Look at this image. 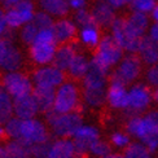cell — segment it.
<instances>
[{
    "label": "cell",
    "instance_id": "6da1fadb",
    "mask_svg": "<svg viewBox=\"0 0 158 158\" xmlns=\"http://www.w3.org/2000/svg\"><path fill=\"white\" fill-rule=\"evenodd\" d=\"M126 131L131 137L156 153L158 150V109L149 110L144 115H130L126 122Z\"/></svg>",
    "mask_w": 158,
    "mask_h": 158
},
{
    "label": "cell",
    "instance_id": "7a4b0ae2",
    "mask_svg": "<svg viewBox=\"0 0 158 158\" xmlns=\"http://www.w3.org/2000/svg\"><path fill=\"white\" fill-rule=\"evenodd\" d=\"M57 51V42L53 30L44 29L38 32L35 40L29 45V57L36 66L52 64Z\"/></svg>",
    "mask_w": 158,
    "mask_h": 158
},
{
    "label": "cell",
    "instance_id": "3957f363",
    "mask_svg": "<svg viewBox=\"0 0 158 158\" xmlns=\"http://www.w3.org/2000/svg\"><path fill=\"white\" fill-rule=\"evenodd\" d=\"M45 122L55 137H73L83 124V115L79 110L71 113H56L52 110L45 114Z\"/></svg>",
    "mask_w": 158,
    "mask_h": 158
},
{
    "label": "cell",
    "instance_id": "277c9868",
    "mask_svg": "<svg viewBox=\"0 0 158 158\" xmlns=\"http://www.w3.org/2000/svg\"><path fill=\"white\" fill-rule=\"evenodd\" d=\"M82 104V91L74 79L65 81L56 88L53 111L56 113H71L77 111Z\"/></svg>",
    "mask_w": 158,
    "mask_h": 158
},
{
    "label": "cell",
    "instance_id": "5b68a950",
    "mask_svg": "<svg viewBox=\"0 0 158 158\" xmlns=\"http://www.w3.org/2000/svg\"><path fill=\"white\" fill-rule=\"evenodd\" d=\"M123 52L124 49L113 38V35H102L100 43L94 51V56L91 60L110 71L123 58Z\"/></svg>",
    "mask_w": 158,
    "mask_h": 158
},
{
    "label": "cell",
    "instance_id": "8992f818",
    "mask_svg": "<svg viewBox=\"0 0 158 158\" xmlns=\"http://www.w3.org/2000/svg\"><path fill=\"white\" fill-rule=\"evenodd\" d=\"M143 71V61L137 53H128L123 56L119 64L115 66V70L111 71L109 81L118 82L124 85L134 84Z\"/></svg>",
    "mask_w": 158,
    "mask_h": 158
},
{
    "label": "cell",
    "instance_id": "52a82bcc",
    "mask_svg": "<svg viewBox=\"0 0 158 158\" xmlns=\"http://www.w3.org/2000/svg\"><path fill=\"white\" fill-rule=\"evenodd\" d=\"M0 84H2L5 88V91L13 97V100L18 98V97L31 95L32 91H34V87H35L34 82H32V78L21 70L4 73L2 75Z\"/></svg>",
    "mask_w": 158,
    "mask_h": 158
},
{
    "label": "cell",
    "instance_id": "ba28073f",
    "mask_svg": "<svg viewBox=\"0 0 158 158\" xmlns=\"http://www.w3.org/2000/svg\"><path fill=\"white\" fill-rule=\"evenodd\" d=\"M23 64V53L15 43V39L6 36L0 38V71L9 73L21 70Z\"/></svg>",
    "mask_w": 158,
    "mask_h": 158
},
{
    "label": "cell",
    "instance_id": "9c48e42d",
    "mask_svg": "<svg viewBox=\"0 0 158 158\" xmlns=\"http://www.w3.org/2000/svg\"><path fill=\"white\" fill-rule=\"evenodd\" d=\"M51 131L48 128L47 122H43L38 118L31 119H21V127H19V136L18 140L25 141L29 145L45 143L49 140Z\"/></svg>",
    "mask_w": 158,
    "mask_h": 158
},
{
    "label": "cell",
    "instance_id": "30bf717a",
    "mask_svg": "<svg viewBox=\"0 0 158 158\" xmlns=\"http://www.w3.org/2000/svg\"><path fill=\"white\" fill-rule=\"evenodd\" d=\"M153 102V91L147 83H134L128 89V115L141 114L147 111Z\"/></svg>",
    "mask_w": 158,
    "mask_h": 158
},
{
    "label": "cell",
    "instance_id": "8fae6325",
    "mask_svg": "<svg viewBox=\"0 0 158 158\" xmlns=\"http://www.w3.org/2000/svg\"><path fill=\"white\" fill-rule=\"evenodd\" d=\"M34 15L35 10L32 0H18L16 4H13L5 12L6 25L9 29L13 30L21 29L23 25L30 22L34 18Z\"/></svg>",
    "mask_w": 158,
    "mask_h": 158
},
{
    "label": "cell",
    "instance_id": "7c38bea8",
    "mask_svg": "<svg viewBox=\"0 0 158 158\" xmlns=\"http://www.w3.org/2000/svg\"><path fill=\"white\" fill-rule=\"evenodd\" d=\"M32 82L36 87H47V88H57L66 81V74L61 69L56 68L53 64L38 66L31 74Z\"/></svg>",
    "mask_w": 158,
    "mask_h": 158
},
{
    "label": "cell",
    "instance_id": "4fadbf2b",
    "mask_svg": "<svg viewBox=\"0 0 158 158\" xmlns=\"http://www.w3.org/2000/svg\"><path fill=\"white\" fill-rule=\"evenodd\" d=\"M74 141L75 150H77V157L82 158L85 154H89V150L92 145L100 139V131L94 124H82L78 128V131L71 137Z\"/></svg>",
    "mask_w": 158,
    "mask_h": 158
},
{
    "label": "cell",
    "instance_id": "5bb4252c",
    "mask_svg": "<svg viewBox=\"0 0 158 158\" xmlns=\"http://www.w3.org/2000/svg\"><path fill=\"white\" fill-rule=\"evenodd\" d=\"M110 31L113 38L119 43V45L124 51L128 52V53H137L141 39L131 36L127 32L126 26H124V16L115 18V21L110 27Z\"/></svg>",
    "mask_w": 158,
    "mask_h": 158
},
{
    "label": "cell",
    "instance_id": "9a60e30c",
    "mask_svg": "<svg viewBox=\"0 0 158 158\" xmlns=\"http://www.w3.org/2000/svg\"><path fill=\"white\" fill-rule=\"evenodd\" d=\"M53 34L56 38L57 44H66V43H73L79 42V32H78V26L74 21L69 18H58L55 21L52 26Z\"/></svg>",
    "mask_w": 158,
    "mask_h": 158
},
{
    "label": "cell",
    "instance_id": "2e32d148",
    "mask_svg": "<svg viewBox=\"0 0 158 158\" xmlns=\"http://www.w3.org/2000/svg\"><path fill=\"white\" fill-rule=\"evenodd\" d=\"M106 104L114 110L126 111L128 108V89L127 85L118 82H110L106 92Z\"/></svg>",
    "mask_w": 158,
    "mask_h": 158
},
{
    "label": "cell",
    "instance_id": "e0dca14e",
    "mask_svg": "<svg viewBox=\"0 0 158 158\" xmlns=\"http://www.w3.org/2000/svg\"><path fill=\"white\" fill-rule=\"evenodd\" d=\"M94 6H92V15L97 23V26L101 30L110 29L113 22L115 21L117 15L114 8L109 4L108 0H94Z\"/></svg>",
    "mask_w": 158,
    "mask_h": 158
},
{
    "label": "cell",
    "instance_id": "ac0fdd59",
    "mask_svg": "<svg viewBox=\"0 0 158 158\" xmlns=\"http://www.w3.org/2000/svg\"><path fill=\"white\" fill-rule=\"evenodd\" d=\"M124 26L131 36L141 39L149 29V18L147 13L132 10L130 15L124 16Z\"/></svg>",
    "mask_w": 158,
    "mask_h": 158
},
{
    "label": "cell",
    "instance_id": "d6986e66",
    "mask_svg": "<svg viewBox=\"0 0 158 158\" xmlns=\"http://www.w3.org/2000/svg\"><path fill=\"white\" fill-rule=\"evenodd\" d=\"M81 51L79 47V42H73V43H66V44H60L57 47L56 55L52 64L55 65L56 68L61 69L62 71L66 73L73 58L75 57V55Z\"/></svg>",
    "mask_w": 158,
    "mask_h": 158
},
{
    "label": "cell",
    "instance_id": "ffe728a7",
    "mask_svg": "<svg viewBox=\"0 0 158 158\" xmlns=\"http://www.w3.org/2000/svg\"><path fill=\"white\" fill-rule=\"evenodd\" d=\"M13 113H15L16 117L21 118V119L35 118L40 111H39L34 95L31 94L23 97L15 98V101H13Z\"/></svg>",
    "mask_w": 158,
    "mask_h": 158
},
{
    "label": "cell",
    "instance_id": "44dd1931",
    "mask_svg": "<svg viewBox=\"0 0 158 158\" xmlns=\"http://www.w3.org/2000/svg\"><path fill=\"white\" fill-rule=\"evenodd\" d=\"M48 158H78L73 139L56 137V140L51 141Z\"/></svg>",
    "mask_w": 158,
    "mask_h": 158
},
{
    "label": "cell",
    "instance_id": "7402d4cb",
    "mask_svg": "<svg viewBox=\"0 0 158 158\" xmlns=\"http://www.w3.org/2000/svg\"><path fill=\"white\" fill-rule=\"evenodd\" d=\"M137 55L147 66H153L158 64V42L152 39L149 35H144L140 40Z\"/></svg>",
    "mask_w": 158,
    "mask_h": 158
},
{
    "label": "cell",
    "instance_id": "603a6c76",
    "mask_svg": "<svg viewBox=\"0 0 158 158\" xmlns=\"http://www.w3.org/2000/svg\"><path fill=\"white\" fill-rule=\"evenodd\" d=\"M32 95L35 97V101L38 104L39 111L42 114H47L49 111L53 110V104H55V95L56 89L55 88H47V87H34Z\"/></svg>",
    "mask_w": 158,
    "mask_h": 158
},
{
    "label": "cell",
    "instance_id": "cb8c5ba5",
    "mask_svg": "<svg viewBox=\"0 0 158 158\" xmlns=\"http://www.w3.org/2000/svg\"><path fill=\"white\" fill-rule=\"evenodd\" d=\"M108 88H85L82 87V102L87 108L100 109L106 104Z\"/></svg>",
    "mask_w": 158,
    "mask_h": 158
},
{
    "label": "cell",
    "instance_id": "d4e9b609",
    "mask_svg": "<svg viewBox=\"0 0 158 158\" xmlns=\"http://www.w3.org/2000/svg\"><path fill=\"white\" fill-rule=\"evenodd\" d=\"M89 65H91V60L82 51H79L75 55V57L73 58V61H71L66 73L69 74V77L71 79H74V81H82L84 75L87 74Z\"/></svg>",
    "mask_w": 158,
    "mask_h": 158
},
{
    "label": "cell",
    "instance_id": "484cf974",
    "mask_svg": "<svg viewBox=\"0 0 158 158\" xmlns=\"http://www.w3.org/2000/svg\"><path fill=\"white\" fill-rule=\"evenodd\" d=\"M101 29L97 25H91L82 27L79 31V42H81L85 48L95 51L101 40Z\"/></svg>",
    "mask_w": 158,
    "mask_h": 158
},
{
    "label": "cell",
    "instance_id": "4316f807",
    "mask_svg": "<svg viewBox=\"0 0 158 158\" xmlns=\"http://www.w3.org/2000/svg\"><path fill=\"white\" fill-rule=\"evenodd\" d=\"M42 9L52 17H66L70 12V4L68 0H39Z\"/></svg>",
    "mask_w": 158,
    "mask_h": 158
},
{
    "label": "cell",
    "instance_id": "83f0119b",
    "mask_svg": "<svg viewBox=\"0 0 158 158\" xmlns=\"http://www.w3.org/2000/svg\"><path fill=\"white\" fill-rule=\"evenodd\" d=\"M8 158H32L31 145L26 144L21 140H13L9 139V141L5 144Z\"/></svg>",
    "mask_w": 158,
    "mask_h": 158
},
{
    "label": "cell",
    "instance_id": "f1b7e54d",
    "mask_svg": "<svg viewBox=\"0 0 158 158\" xmlns=\"http://www.w3.org/2000/svg\"><path fill=\"white\" fill-rule=\"evenodd\" d=\"M13 97L0 84V124H5L15 115L13 113Z\"/></svg>",
    "mask_w": 158,
    "mask_h": 158
},
{
    "label": "cell",
    "instance_id": "f546056e",
    "mask_svg": "<svg viewBox=\"0 0 158 158\" xmlns=\"http://www.w3.org/2000/svg\"><path fill=\"white\" fill-rule=\"evenodd\" d=\"M124 158H153V153L141 143H131L124 149Z\"/></svg>",
    "mask_w": 158,
    "mask_h": 158
},
{
    "label": "cell",
    "instance_id": "4dcf8cb0",
    "mask_svg": "<svg viewBox=\"0 0 158 158\" xmlns=\"http://www.w3.org/2000/svg\"><path fill=\"white\" fill-rule=\"evenodd\" d=\"M39 31L40 30L36 27V25L32 21H30L26 25H23L21 27V30H19V40H21L25 45H30L32 42L35 40V38H36Z\"/></svg>",
    "mask_w": 158,
    "mask_h": 158
},
{
    "label": "cell",
    "instance_id": "1f68e13d",
    "mask_svg": "<svg viewBox=\"0 0 158 158\" xmlns=\"http://www.w3.org/2000/svg\"><path fill=\"white\" fill-rule=\"evenodd\" d=\"M74 22L77 23L78 27H85V26H91V25H97L92 12L85 9V8H81L77 9L75 15H74Z\"/></svg>",
    "mask_w": 158,
    "mask_h": 158
},
{
    "label": "cell",
    "instance_id": "d6a6232c",
    "mask_svg": "<svg viewBox=\"0 0 158 158\" xmlns=\"http://www.w3.org/2000/svg\"><path fill=\"white\" fill-rule=\"evenodd\" d=\"M110 144L111 147H114L117 149H126L130 144H131V136L127 132H123V131H115L110 135Z\"/></svg>",
    "mask_w": 158,
    "mask_h": 158
},
{
    "label": "cell",
    "instance_id": "836d02e7",
    "mask_svg": "<svg viewBox=\"0 0 158 158\" xmlns=\"http://www.w3.org/2000/svg\"><path fill=\"white\" fill-rule=\"evenodd\" d=\"M32 22L36 25V27L39 30H44V29H51L53 26L55 21L52 19V16L48 15L47 12H35L34 18L31 19Z\"/></svg>",
    "mask_w": 158,
    "mask_h": 158
},
{
    "label": "cell",
    "instance_id": "e575fe53",
    "mask_svg": "<svg viewBox=\"0 0 158 158\" xmlns=\"http://www.w3.org/2000/svg\"><path fill=\"white\" fill-rule=\"evenodd\" d=\"M110 153H111V144L104 141L101 139H98L89 150V154L95 158H102Z\"/></svg>",
    "mask_w": 158,
    "mask_h": 158
},
{
    "label": "cell",
    "instance_id": "d590c367",
    "mask_svg": "<svg viewBox=\"0 0 158 158\" xmlns=\"http://www.w3.org/2000/svg\"><path fill=\"white\" fill-rule=\"evenodd\" d=\"M157 4V0H131L130 6L134 12L148 13L152 12Z\"/></svg>",
    "mask_w": 158,
    "mask_h": 158
},
{
    "label": "cell",
    "instance_id": "8d00e7d4",
    "mask_svg": "<svg viewBox=\"0 0 158 158\" xmlns=\"http://www.w3.org/2000/svg\"><path fill=\"white\" fill-rule=\"evenodd\" d=\"M49 148H51V140L32 145L31 147L32 158H48V156H49Z\"/></svg>",
    "mask_w": 158,
    "mask_h": 158
},
{
    "label": "cell",
    "instance_id": "74e56055",
    "mask_svg": "<svg viewBox=\"0 0 158 158\" xmlns=\"http://www.w3.org/2000/svg\"><path fill=\"white\" fill-rule=\"evenodd\" d=\"M157 65L149 66L148 70L145 71V82L148 85H150V87H153V88L158 85V66Z\"/></svg>",
    "mask_w": 158,
    "mask_h": 158
},
{
    "label": "cell",
    "instance_id": "f35d334b",
    "mask_svg": "<svg viewBox=\"0 0 158 158\" xmlns=\"http://www.w3.org/2000/svg\"><path fill=\"white\" fill-rule=\"evenodd\" d=\"M6 29H8V25H6V18H5V12L0 8V38H3Z\"/></svg>",
    "mask_w": 158,
    "mask_h": 158
},
{
    "label": "cell",
    "instance_id": "ab89813d",
    "mask_svg": "<svg viewBox=\"0 0 158 158\" xmlns=\"http://www.w3.org/2000/svg\"><path fill=\"white\" fill-rule=\"evenodd\" d=\"M108 2L114 9H119V8H123V6H126V5H130L131 0H108Z\"/></svg>",
    "mask_w": 158,
    "mask_h": 158
},
{
    "label": "cell",
    "instance_id": "60d3db41",
    "mask_svg": "<svg viewBox=\"0 0 158 158\" xmlns=\"http://www.w3.org/2000/svg\"><path fill=\"white\" fill-rule=\"evenodd\" d=\"M71 8L81 9V8H85V4H87V0H68Z\"/></svg>",
    "mask_w": 158,
    "mask_h": 158
},
{
    "label": "cell",
    "instance_id": "b9f144b4",
    "mask_svg": "<svg viewBox=\"0 0 158 158\" xmlns=\"http://www.w3.org/2000/svg\"><path fill=\"white\" fill-rule=\"evenodd\" d=\"M149 36L158 42V22H154L149 29Z\"/></svg>",
    "mask_w": 158,
    "mask_h": 158
},
{
    "label": "cell",
    "instance_id": "7bdbcfd3",
    "mask_svg": "<svg viewBox=\"0 0 158 158\" xmlns=\"http://www.w3.org/2000/svg\"><path fill=\"white\" fill-rule=\"evenodd\" d=\"M17 2H18V0H0V4H2L5 9H8V8H10L13 4H16Z\"/></svg>",
    "mask_w": 158,
    "mask_h": 158
},
{
    "label": "cell",
    "instance_id": "ee69618b",
    "mask_svg": "<svg viewBox=\"0 0 158 158\" xmlns=\"http://www.w3.org/2000/svg\"><path fill=\"white\" fill-rule=\"evenodd\" d=\"M0 158H8V153H6V148L0 143Z\"/></svg>",
    "mask_w": 158,
    "mask_h": 158
},
{
    "label": "cell",
    "instance_id": "f6af8a7d",
    "mask_svg": "<svg viewBox=\"0 0 158 158\" xmlns=\"http://www.w3.org/2000/svg\"><path fill=\"white\" fill-rule=\"evenodd\" d=\"M152 18L154 19V22H158V3L156 4V6L152 10Z\"/></svg>",
    "mask_w": 158,
    "mask_h": 158
},
{
    "label": "cell",
    "instance_id": "bcb514c9",
    "mask_svg": "<svg viewBox=\"0 0 158 158\" xmlns=\"http://www.w3.org/2000/svg\"><path fill=\"white\" fill-rule=\"evenodd\" d=\"M102 158H124V156L123 154H119V153H110V154L105 156Z\"/></svg>",
    "mask_w": 158,
    "mask_h": 158
},
{
    "label": "cell",
    "instance_id": "7dc6e473",
    "mask_svg": "<svg viewBox=\"0 0 158 158\" xmlns=\"http://www.w3.org/2000/svg\"><path fill=\"white\" fill-rule=\"evenodd\" d=\"M6 137V134H5V128H4V124H0V140Z\"/></svg>",
    "mask_w": 158,
    "mask_h": 158
},
{
    "label": "cell",
    "instance_id": "c3c4849f",
    "mask_svg": "<svg viewBox=\"0 0 158 158\" xmlns=\"http://www.w3.org/2000/svg\"><path fill=\"white\" fill-rule=\"evenodd\" d=\"M153 101L158 104V85L154 87V89H153Z\"/></svg>",
    "mask_w": 158,
    "mask_h": 158
},
{
    "label": "cell",
    "instance_id": "681fc988",
    "mask_svg": "<svg viewBox=\"0 0 158 158\" xmlns=\"http://www.w3.org/2000/svg\"><path fill=\"white\" fill-rule=\"evenodd\" d=\"M157 66H158V65H157Z\"/></svg>",
    "mask_w": 158,
    "mask_h": 158
}]
</instances>
